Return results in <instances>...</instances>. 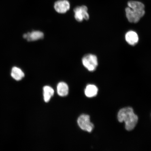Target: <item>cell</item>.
<instances>
[{
  "label": "cell",
  "instance_id": "obj_1",
  "mask_svg": "<svg viewBox=\"0 0 151 151\" xmlns=\"http://www.w3.org/2000/svg\"><path fill=\"white\" fill-rule=\"evenodd\" d=\"M127 4L125 9L126 17L131 23H137L145 14L144 5L136 1H130Z\"/></svg>",
  "mask_w": 151,
  "mask_h": 151
},
{
  "label": "cell",
  "instance_id": "obj_2",
  "mask_svg": "<svg viewBox=\"0 0 151 151\" xmlns=\"http://www.w3.org/2000/svg\"><path fill=\"white\" fill-rule=\"evenodd\" d=\"M118 119L119 122L125 123L126 129L128 131H132L134 128L138 120V116L131 107L121 109L118 113Z\"/></svg>",
  "mask_w": 151,
  "mask_h": 151
},
{
  "label": "cell",
  "instance_id": "obj_3",
  "mask_svg": "<svg viewBox=\"0 0 151 151\" xmlns=\"http://www.w3.org/2000/svg\"><path fill=\"white\" fill-rule=\"evenodd\" d=\"M83 65L90 71L95 70L98 65V59L96 55L88 54L84 56L82 58Z\"/></svg>",
  "mask_w": 151,
  "mask_h": 151
},
{
  "label": "cell",
  "instance_id": "obj_4",
  "mask_svg": "<svg viewBox=\"0 0 151 151\" xmlns=\"http://www.w3.org/2000/svg\"><path fill=\"white\" fill-rule=\"evenodd\" d=\"M77 122L79 127L83 131L91 132L93 129V124L90 122V117L88 115H81L77 120Z\"/></svg>",
  "mask_w": 151,
  "mask_h": 151
},
{
  "label": "cell",
  "instance_id": "obj_5",
  "mask_svg": "<svg viewBox=\"0 0 151 151\" xmlns=\"http://www.w3.org/2000/svg\"><path fill=\"white\" fill-rule=\"evenodd\" d=\"M88 10L87 7L85 5L76 7L73 10L75 19L80 22H82L84 19H89V15L88 12Z\"/></svg>",
  "mask_w": 151,
  "mask_h": 151
},
{
  "label": "cell",
  "instance_id": "obj_6",
  "mask_svg": "<svg viewBox=\"0 0 151 151\" xmlns=\"http://www.w3.org/2000/svg\"><path fill=\"white\" fill-rule=\"evenodd\" d=\"M54 7L57 12L65 14L70 8V4L67 0H59L55 3Z\"/></svg>",
  "mask_w": 151,
  "mask_h": 151
},
{
  "label": "cell",
  "instance_id": "obj_7",
  "mask_svg": "<svg viewBox=\"0 0 151 151\" xmlns=\"http://www.w3.org/2000/svg\"><path fill=\"white\" fill-rule=\"evenodd\" d=\"M44 37V34L42 32L34 31L31 32L24 34L23 37L28 41H35L41 39Z\"/></svg>",
  "mask_w": 151,
  "mask_h": 151
},
{
  "label": "cell",
  "instance_id": "obj_8",
  "mask_svg": "<svg viewBox=\"0 0 151 151\" xmlns=\"http://www.w3.org/2000/svg\"><path fill=\"white\" fill-rule=\"evenodd\" d=\"M125 38L126 42L131 46H135L137 44L139 40L137 34L132 31L128 32L126 34Z\"/></svg>",
  "mask_w": 151,
  "mask_h": 151
},
{
  "label": "cell",
  "instance_id": "obj_9",
  "mask_svg": "<svg viewBox=\"0 0 151 151\" xmlns=\"http://www.w3.org/2000/svg\"><path fill=\"white\" fill-rule=\"evenodd\" d=\"M11 76L14 80L19 81L22 80L24 78V74L20 68L14 67L12 68L11 70Z\"/></svg>",
  "mask_w": 151,
  "mask_h": 151
},
{
  "label": "cell",
  "instance_id": "obj_10",
  "mask_svg": "<svg viewBox=\"0 0 151 151\" xmlns=\"http://www.w3.org/2000/svg\"><path fill=\"white\" fill-rule=\"evenodd\" d=\"M98 88L94 85L89 84L86 86L85 90V94L86 97L92 98L97 95Z\"/></svg>",
  "mask_w": 151,
  "mask_h": 151
},
{
  "label": "cell",
  "instance_id": "obj_11",
  "mask_svg": "<svg viewBox=\"0 0 151 151\" xmlns=\"http://www.w3.org/2000/svg\"><path fill=\"white\" fill-rule=\"evenodd\" d=\"M57 92L58 95L62 97L67 96L69 92L67 84L63 82L59 83L57 86Z\"/></svg>",
  "mask_w": 151,
  "mask_h": 151
},
{
  "label": "cell",
  "instance_id": "obj_12",
  "mask_svg": "<svg viewBox=\"0 0 151 151\" xmlns=\"http://www.w3.org/2000/svg\"><path fill=\"white\" fill-rule=\"evenodd\" d=\"M43 90L44 101L46 103L48 102L54 95V90L51 87L48 86H44Z\"/></svg>",
  "mask_w": 151,
  "mask_h": 151
}]
</instances>
